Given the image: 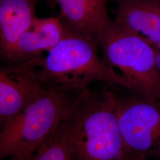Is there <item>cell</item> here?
I'll use <instances>...</instances> for the list:
<instances>
[{
  "label": "cell",
  "instance_id": "obj_1",
  "mask_svg": "<svg viewBox=\"0 0 160 160\" xmlns=\"http://www.w3.org/2000/svg\"><path fill=\"white\" fill-rule=\"evenodd\" d=\"M116 98L88 88L78 92L57 128L75 160H132L120 133Z\"/></svg>",
  "mask_w": 160,
  "mask_h": 160
},
{
  "label": "cell",
  "instance_id": "obj_2",
  "mask_svg": "<svg viewBox=\"0 0 160 160\" xmlns=\"http://www.w3.org/2000/svg\"><path fill=\"white\" fill-rule=\"evenodd\" d=\"M63 26V36L57 45L46 57L36 58L34 74L41 86L80 91L101 81L126 88L124 78L98 55L96 39L64 23Z\"/></svg>",
  "mask_w": 160,
  "mask_h": 160
},
{
  "label": "cell",
  "instance_id": "obj_3",
  "mask_svg": "<svg viewBox=\"0 0 160 160\" xmlns=\"http://www.w3.org/2000/svg\"><path fill=\"white\" fill-rule=\"evenodd\" d=\"M77 90L49 86L34 97L12 120L1 127V158L30 160L36 149L59 125Z\"/></svg>",
  "mask_w": 160,
  "mask_h": 160
},
{
  "label": "cell",
  "instance_id": "obj_4",
  "mask_svg": "<svg viewBox=\"0 0 160 160\" xmlns=\"http://www.w3.org/2000/svg\"><path fill=\"white\" fill-rule=\"evenodd\" d=\"M97 40L104 60L121 72L126 88L160 101V77L155 65V49L150 43L114 21L100 33Z\"/></svg>",
  "mask_w": 160,
  "mask_h": 160
},
{
  "label": "cell",
  "instance_id": "obj_5",
  "mask_svg": "<svg viewBox=\"0 0 160 160\" xmlns=\"http://www.w3.org/2000/svg\"><path fill=\"white\" fill-rule=\"evenodd\" d=\"M138 95L126 100L116 98L123 143L132 160H160V101Z\"/></svg>",
  "mask_w": 160,
  "mask_h": 160
},
{
  "label": "cell",
  "instance_id": "obj_6",
  "mask_svg": "<svg viewBox=\"0 0 160 160\" xmlns=\"http://www.w3.org/2000/svg\"><path fill=\"white\" fill-rule=\"evenodd\" d=\"M36 58L0 69L1 127L12 120L42 92L34 74Z\"/></svg>",
  "mask_w": 160,
  "mask_h": 160
},
{
  "label": "cell",
  "instance_id": "obj_7",
  "mask_svg": "<svg viewBox=\"0 0 160 160\" xmlns=\"http://www.w3.org/2000/svg\"><path fill=\"white\" fill-rule=\"evenodd\" d=\"M63 34L60 18H36L2 58L16 64L39 57L42 52L50 51L56 46Z\"/></svg>",
  "mask_w": 160,
  "mask_h": 160
},
{
  "label": "cell",
  "instance_id": "obj_8",
  "mask_svg": "<svg viewBox=\"0 0 160 160\" xmlns=\"http://www.w3.org/2000/svg\"><path fill=\"white\" fill-rule=\"evenodd\" d=\"M114 22L154 46L160 40V1L119 0Z\"/></svg>",
  "mask_w": 160,
  "mask_h": 160
},
{
  "label": "cell",
  "instance_id": "obj_9",
  "mask_svg": "<svg viewBox=\"0 0 160 160\" xmlns=\"http://www.w3.org/2000/svg\"><path fill=\"white\" fill-rule=\"evenodd\" d=\"M59 6L62 22L97 40L100 33L112 22L108 0H53Z\"/></svg>",
  "mask_w": 160,
  "mask_h": 160
},
{
  "label": "cell",
  "instance_id": "obj_10",
  "mask_svg": "<svg viewBox=\"0 0 160 160\" xmlns=\"http://www.w3.org/2000/svg\"><path fill=\"white\" fill-rule=\"evenodd\" d=\"M37 0H0V50L2 57L10 51L37 18Z\"/></svg>",
  "mask_w": 160,
  "mask_h": 160
},
{
  "label": "cell",
  "instance_id": "obj_11",
  "mask_svg": "<svg viewBox=\"0 0 160 160\" xmlns=\"http://www.w3.org/2000/svg\"><path fill=\"white\" fill-rule=\"evenodd\" d=\"M72 160L70 149L56 128L36 149L30 160Z\"/></svg>",
  "mask_w": 160,
  "mask_h": 160
},
{
  "label": "cell",
  "instance_id": "obj_12",
  "mask_svg": "<svg viewBox=\"0 0 160 160\" xmlns=\"http://www.w3.org/2000/svg\"><path fill=\"white\" fill-rule=\"evenodd\" d=\"M154 46L155 48V65L157 72L160 77V40Z\"/></svg>",
  "mask_w": 160,
  "mask_h": 160
},
{
  "label": "cell",
  "instance_id": "obj_13",
  "mask_svg": "<svg viewBox=\"0 0 160 160\" xmlns=\"http://www.w3.org/2000/svg\"></svg>",
  "mask_w": 160,
  "mask_h": 160
}]
</instances>
